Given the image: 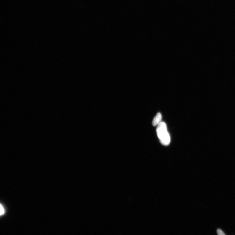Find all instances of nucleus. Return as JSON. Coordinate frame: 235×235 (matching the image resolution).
Listing matches in <instances>:
<instances>
[{
  "label": "nucleus",
  "instance_id": "obj_3",
  "mask_svg": "<svg viewBox=\"0 0 235 235\" xmlns=\"http://www.w3.org/2000/svg\"><path fill=\"white\" fill-rule=\"evenodd\" d=\"M217 234L219 235H224L225 234L222 230L220 229H218L217 230Z\"/></svg>",
  "mask_w": 235,
  "mask_h": 235
},
{
  "label": "nucleus",
  "instance_id": "obj_1",
  "mask_svg": "<svg viewBox=\"0 0 235 235\" xmlns=\"http://www.w3.org/2000/svg\"><path fill=\"white\" fill-rule=\"evenodd\" d=\"M157 134L161 144L165 146L170 143V137L167 130V126L164 122H161L158 125Z\"/></svg>",
  "mask_w": 235,
  "mask_h": 235
},
{
  "label": "nucleus",
  "instance_id": "obj_4",
  "mask_svg": "<svg viewBox=\"0 0 235 235\" xmlns=\"http://www.w3.org/2000/svg\"><path fill=\"white\" fill-rule=\"evenodd\" d=\"M0 208H1V215H3L4 213V210L3 206L1 205L0 206Z\"/></svg>",
  "mask_w": 235,
  "mask_h": 235
},
{
  "label": "nucleus",
  "instance_id": "obj_2",
  "mask_svg": "<svg viewBox=\"0 0 235 235\" xmlns=\"http://www.w3.org/2000/svg\"><path fill=\"white\" fill-rule=\"evenodd\" d=\"M162 115L160 112L157 114L156 115L154 118L152 122V125L154 127L158 125L161 122Z\"/></svg>",
  "mask_w": 235,
  "mask_h": 235
}]
</instances>
